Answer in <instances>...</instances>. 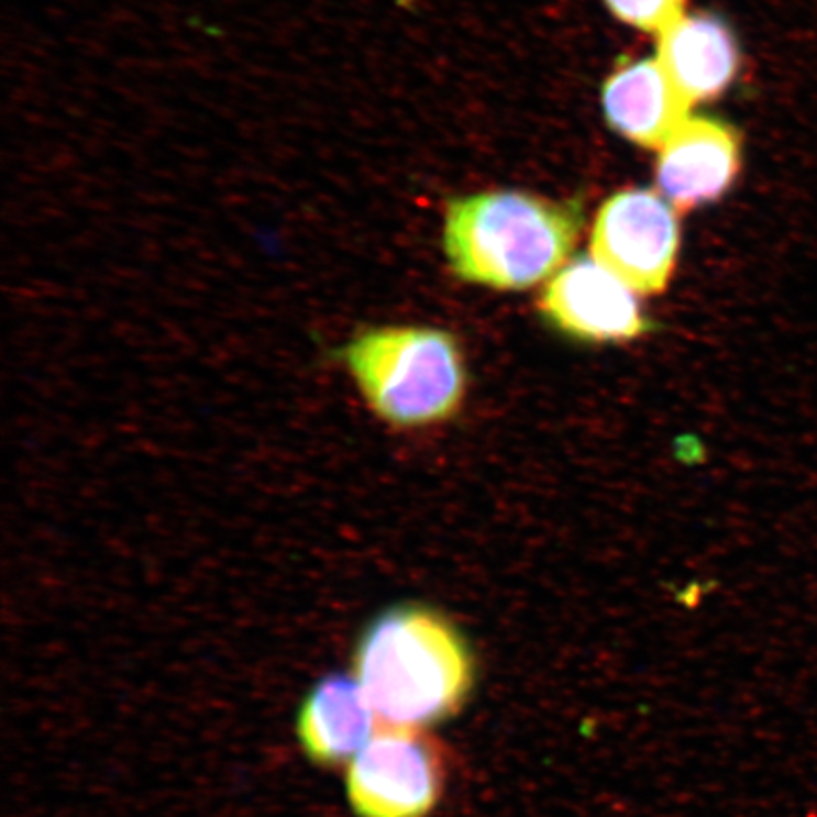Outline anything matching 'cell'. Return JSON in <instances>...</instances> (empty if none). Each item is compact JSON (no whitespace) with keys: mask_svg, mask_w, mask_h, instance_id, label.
<instances>
[{"mask_svg":"<svg viewBox=\"0 0 817 817\" xmlns=\"http://www.w3.org/2000/svg\"><path fill=\"white\" fill-rule=\"evenodd\" d=\"M354 677L385 729L422 730L466 703L473 662L464 636L445 615L401 604L365 627L354 651Z\"/></svg>","mask_w":817,"mask_h":817,"instance_id":"obj_1","label":"cell"},{"mask_svg":"<svg viewBox=\"0 0 817 817\" xmlns=\"http://www.w3.org/2000/svg\"><path fill=\"white\" fill-rule=\"evenodd\" d=\"M583 230L579 201L487 191L446 205L443 251L456 277L493 290H527L566 265Z\"/></svg>","mask_w":817,"mask_h":817,"instance_id":"obj_2","label":"cell"},{"mask_svg":"<svg viewBox=\"0 0 817 817\" xmlns=\"http://www.w3.org/2000/svg\"><path fill=\"white\" fill-rule=\"evenodd\" d=\"M339 362L373 415L399 430L453 419L466 398L464 352L440 328H365L341 346Z\"/></svg>","mask_w":817,"mask_h":817,"instance_id":"obj_3","label":"cell"},{"mask_svg":"<svg viewBox=\"0 0 817 817\" xmlns=\"http://www.w3.org/2000/svg\"><path fill=\"white\" fill-rule=\"evenodd\" d=\"M676 209L651 189H625L601 205L590 235V256L638 296L669 288L680 254Z\"/></svg>","mask_w":817,"mask_h":817,"instance_id":"obj_4","label":"cell"},{"mask_svg":"<svg viewBox=\"0 0 817 817\" xmlns=\"http://www.w3.org/2000/svg\"><path fill=\"white\" fill-rule=\"evenodd\" d=\"M445 784V761L422 730L383 729L352 759L346 795L358 817H426Z\"/></svg>","mask_w":817,"mask_h":817,"instance_id":"obj_5","label":"cell"},{"mask_svg":"<svg viewBox=\"0 0 817 817\" xmlns=\"http://www.w3.org/2000/svg\"><path fill=\"white\" fill-rule=\"evenodd\" d=\"M621 278L582 256L564 265L541 291V314L570 338L593 343H625L643 335L649 322L642 305Z\"/></svg>","mask_w":817,"mask_h":817,"instance_id":"obj_6","label":"cell"},{"mask_svg":"<svg viewBox=\"0 0 817 817\" xmlns=\"http://www.w3.org/2000/svg\"><path fill=\"white\" fill-rule=\"evenodd\" d=\"M740 169L737 129L711 118H689L661 148L656 188L677 212H687L724 197Z\"/></svg>","mask_w":817,"mask_h":817,"instance_id":"obj_7","label":"cell"},{"mask_svg":"<svg viewBox=\"0 0 817 817\" xmlns=\"http://www.w3.org/2000/svg\"><path fill=\"white\" fill-rule=\"evenodd\" d=\"M601 104L609 128L643 148L661 150L689 120V99L659 59H640L617 68L604 84Z\"/></svg>","mask_w":817,"mask_h":817,"instance_id":"obj_8","label":"cell"},{"mask_svg":"<svg viewBox=\"0 0 817 817\" xmlns=\"http://www.w3.org/2000/svg\"><path fill=\"white\" fill-rule=\"evenodd\" d=\"M656 59L691 104L725 93L740 70L737 36L711 14H683L662 31Z\"/></svg>","mask_w":817,"mask_h":817,"instance_id":"obj_9","label":"cell"},{"mask_svg":"<svg viewBox=\"0 0 817 817\" xmlns=\"http://www.w3.org/2000/svg\"><path fill=\"white\" fill-rule=\"evenodd\" d=\"M375 714L358 680L331 674L320 680L301 704L298 737L307 757L318 764L354 759L372 740Z\"/></svg>","mask_w":817,"mask_h":817,"instance_id":"obj_10","label":"cell"},{"mask_svg":"<svg viewBox=\"0 0 817 817\" xmlns=\"http://www.w3.org/2000/svg\"><path fill=\"white\" fill-rule=\"evenodd\" d=\"M606 4L630 27L661 34L682 18L685 0H606Z\"/></svg>","mask_w":817,"mask_h":817,"instance_id":"obj_11","label":"cell"}]
</instances>
